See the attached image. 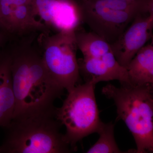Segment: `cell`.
<instances>
[{"label": "cell", "mask_w": 153, "mask_h": 153, "mask_svg": "<svg viewBox=\"0 0 153 153\" xmlns=\"http://www.w3.org/2000/svg\"><path fill=\"white\" fill-rule=\"evenodd\" d=\"M76 30L60 31L52 36L45 33L41 41V57L47 71L57 85L68 92L80 83Z\"/></svg>", "instance_id": "5"}, {"label": "cell", "mask_w": 153, "mask_h": 153, "mask_svg": "<svg viewBox=\"0 0 153 153\" xmlns=\"http://www.w3.org/2000/svg\"><path fill=\"white\" fill-rule=\"evenodd\" d=\"M153 14L137 15L115 42L111 52L119 63L126 68L137 52L153 37Z\"/></svg>", "instance_id": "7"}, {"label": "cell", "mask_w": 153, "mask_h": 153, "mask_svg": "<svg viewBox=\"0 0 153 153\" xmlns=\"http://www.w3.org/2000/svg\"><path fill=\"white\" fill-rule=\"evenodd\" d=\"M61 126L52 116L13 119L4 128L0 153L71 152Z\"/></svg>", "instance_id": "3"}, {"label": "cell", "mask_w": 153, "mask_h": 153, "mask_svg": "<svg viewBox=\"0 0 153 153\" xmlns=\"http://www.w3.org/2000/svg\"><path fill=\"white\" fill-rule=\"evenodd\" d=\"M79 71L85 82L96 85L101 81L117 80L120 84H131L126 68L119 63L112 52L101 58L78 59Z\"/></svg>", "instance_id": "10"}, {"label": "cell", "mask_w": 153, "mask_h": 153, "mask_svg": "<svg viewBox=\"0 0 153 153\" xmlns=\"http://www.w3.org/2000/svg\"><path fill=\"white\" fill-rule=\"evenodd\" d=\"M102 93L114 102L116 122L123 121L131 133L137 146L133 153L153 152V84H121L117 87L108 84Z\"/></svg>", "instance_id": "2"}, {"label": "cell", "mask_w": 153, "mask_h": 153, "mask_svg": "<svg viewBox=\"0 0 153 153\" xmlns=\"http://www.w3.org/2000/svg\"><path fill=\"white\" fill-rule=\"evenodd\" d=\"M95 85L90 82L76 85L69 92L60 108H55V117L65 126L66 141L72 152L84 137L97 132L102 122L96 100Z\"/></svg>", "instance_id": "4"}, {"label": "cell", "mask_w": 153, "mask_h": 153, "mask_svg": "<svg viewBox=\"0 0 153 153\" xmlns=\"http://www.w3.org/2000/svg\"><path fill=\"white\" fill-rule=\"evenodd\" d=\"M37 18L33 0L0 1V27L7 35L32 30L47 32V27Z\"/></svg>", "instance_id": "9"}, {"label": "cell", "mask_w": 153, "mask_h": 153, "mask_svg": "<svg viewBox=\"0 0 153 153\" xmlns=\"http://www.w3.org/2000/svg\"><path fill=\"white\" fill-rule=\"evenodd\" d=\"M77 1H79V0H77Z\"/></svg>", "instance_id": "17"}, {"label": "cell", "mask_w": 153, "mask_h": 153, "mask_svg": "<svg viewBox=\"0 0 153 153\" xmlns=\"http://www.w3.org/2000/svg\"><path fill=\"white\" fill-rule=\"evenodd\" d=\"M87 1H97V0H87Z\"/></svg>", "instance_id": "16"}, {"label": "cell", "mask_w": 153, "mask_h": 153, "mask_svg": "<svg viewBox=\"0 0 153 153\" xmlns=\"http://www.w3.org/2000/svg\"><path fill=\"white\" fill-rule=\"evenodd\" d=\"M77 49L84 57L101 58L111 52L110 44L94 32H75Z\"/></svg>", "instance_id": "13"}, {"label": "cell", "mask_w": 153, "mask_h": 153, "mask_svg": "<svg viewBox=\"0 0 153 153\" xmlns=\"http://www.w3.org/2000/svg\"><path fill=\"white\" fill-rule=\"evenodd\" d=\"M7 35L5 33L4 31L0 27V47L4 44Z\"/></svg>", "instance_id": "15"}, {"label": "cell", "mask_w": 153, "mask_h": 153, "mask_svg": "<svg viewBox=\"0 0 153 153\" xmlns=\"http://www.w3.org/2000/svg\"><path fill=\"white\" fill-rule=\"evenodd\" d=\"M79 4L82 22L110 45L140 14L108 8L95 1L79 0Z\"/></svg>", "instance_id": "6"}, {"label": "cell", "mask_w": 153, "mask_h": 153, "mask_svg": "<svg viewBox=\"0 0 153 153\" xmlns=\"http://www.w3.org/2000/svg\"><path fill=\"white\" fill-rule=\"evenodd\" d=\"M114 127V124L112 122L105 123L102 122L97 132L99 134V138L86 153H123L115 140Z\"/></svg>", "instance_id": "14"}, {"label": "cell", "mask_w": 153, "mask_h": 153, "mask_svg": "<svg viewBox=\"0 0 153 153\" xmlns=\"http://www.w3.org/2000/svg\"><path fill=\"white\" fill-rule=\"evenodd\" d=\"M79 1L33 0L34 10L47 28L58 32L76 30L82 22Z\"/></svg>", "instance_id": "8"}, {"label": "cell", "mask_w": 153, "mask_h": 153, "mask_svg": "<svg viewBox=\"0 0 153 153\" xmlns=\"http://www.w3.org/2000/svg\"><path fill=\"white\" fill-rule=\"evenodd\" d=\"M16 107L13 119L55 117L54 102L64 89L51 78L41 52L22 49L10 53Z\"/></svg>", "instance_id": "1"}, {"label": "cell", "mask_w": 153, "mask_h": 153, "mask_svg": "<svg viewBox=\"0 0 153 153\" xmlns=\"http://www.w3.org/2000/svg\"><path fill=\"white\" fill-rule=\"evenodd\" d=\"M16 107L10 54L0 55V128H5L13 119Z\"/></svg>", "instance_id": "11"}, {"label": "cell", "mask_w": 153, "mask_h": 153, "mask_svg": "<svg viewBox=\"0 0 153 153\" xmlns=\"http://www.w3.org/2000/svg\"><path fill=\"white\" fill-rule=\"evenodd\" d=\"M1 1V0H0V1Z\"/></svg>", "instance_id": "18"}, {"label": "cell", "mask_w": 153, "mask_h": 153, "mask_svg": "<svg viewBox=\"0 0 153 153\" xmlns=\"http://www.w3.org/2000/svg\"><path fill=\"white\" fill-rule=\"evenodd\" d=\"M126 68L131 85L153 84V43L140 49Z\"/></svg>", "instance_id": "12"}]
</instances>
